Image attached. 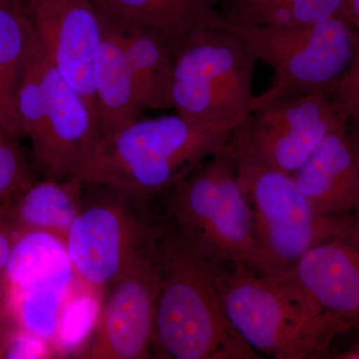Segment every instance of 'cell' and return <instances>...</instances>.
I'll list each match as a JSON object with an SVG mask.
<instances>
[{
    "label": "cell",
    "instance_id": "obj_1",
    "mask_svg": "<svg viewBox=\"0 0 359 359\" xmlns=\"http://www.w3.org/2000/svg\"><path fill=\"white\" fill-rule=\"evenodd\" d=\"M233 131L179 113L139 118L99 139L77 177L85 183L112 187L150 205L223 150Z\"/></svg>",
    "mask_w": 359,
    "mask_h": 359
},
{
    "label": "cell",
    "instance_id": "obj_2",
    "mask_svg": "<svg viewBox=\"0 0 359 359\" xmlns=\"http://www.w3.org/2000/svg\"><path fill=\"white\" fill-rule=\"evenodd\" d=\"M156 254L161 282L153 358H262L226 316L210 264L170 222L158 240Z\"/></svg>",
    "mask_w": 359,
    "mask_h": 359
},
{
    "label": "cell",
    "instance_id": "obj_3",
    "mask_svg": "<svg viewBox=\"0 0 359 359\" xmlns=\"http://www.w3.org/2000/svg\"><path fill=\"white\" fill-rule=\"evenodd\" d=\"M226 316L259 353L320 358L351 325L320 311L287 275L269 276L242 264H212Z\"/></svg>",
    "mask_w": 359,
    "mask_h": 359
},
{
    "label": "cell",
    "instance_id": "obj_4",
    "mask_svg": "<svg viewBox=\"0 0 359 359\" xmlns=\"http://www.w3.org/2000/svg\"><path fill=\"white\" fill-rule=\"evenodd\" d=\"M160 199L167 221L205 261L242 264L261 273L252 211L230 141Z\"/></svg>",
    "mask_w": 359,
    "mask_h": 359
},
{
    "label": "cell",
    "instance_id": "obj_5",
    "mask_svg": "<svg viewBox=\"0 0 359 359\" xmlns=\"http://www.w3.org/2000/svg\"><path fill=\"white\" fill-rule=\"evenodd\" d=\"M172 108L193 121L235 129L254 110L257 59L224 27L193 33L172 48Z\"/></svg>",
    "mask_w": 359,
    "mask_h": 359
},
{
    "label": "cell",
    "instance_id": "obj_6",
    "mask_svg": "<svg viewBox=\"0 0 359 359\" xmlns=\"http://www.w3.org/2000/svg\"><path fill=\"white\" fill-rule=\"evenodd\" d=\"M235 154L238 183L252 211L261 275L287 273L313 245L359 230L354 217L316 211L292 175Z\"/></svg>",
    "mask_w": 359,
    "mask_h": 359
},
{
    "label": "cell",
    "instance_id": "obj_7",
    "mask_svg": "<svg viewBox=\"0 0 359 359\" xmlns=\"http://www.w3.org/2000/svg\"><path fill=\"white\" fill-rule=\"evenodd\" d=\"M241 37L273 70L271 88L256 96L255 108L285 97L320 93L330 97L359 53V30L346 18L314 25L240 27L223 25Z\"/></svg>",
    "mask_w": 359,
    "mask_h": 359
},
{
    "label": "cell",
    "instance_id": "obj_8",
    "mask_svg": "<svg viewBox=\"0 0 359 359\" xmlns=\"http://www.w3.org/2000/svg\"><path fill=\"white\" fill-rule=\"evenodd\" d=\"M166 226V219L155 218L145 203L84 182L81 209L63 245L78 280L101 292L153 247Z\"/></svg>",
    "mask_w": 359,
    "mask_h": 359
},
{
    "label": "cell",
    "instance_id": "obj_9",
    "mask_svg": "<svg viewBox=\"0 0 359 359\" xmlns=\"http://www.w3.org/2000/svg\"><path fill=\"white\" fill-rule=\"evenodd\" d=\"M346 125L325 94L285 97L252 110L230 143L236 153L292 175L327 134Z\"/></svg>",
    "mask_w": 359,
    "mask_h": 359
},
{
    "label": "cell",
    "instance_id": "obj_10",
    "mask_svg": "<svg viewBox=\"0 0 359 359\" xmlns=\"http://www.w3.org/2000/svg\"><path fill=\"white\" fill-rule=\"evenodd\" d=\"M157 242L111 285L80 358H153L151 346L161 282Z\"/></svg>",
    "mask_w": 359,
    "mask_h": 359
},
{
    "label": "cell",
    "instance_id": "obj_11",
    "mask_svg": "<svg viewBox=\"0 0 359 359\" xmlns=\"http://www.w3.org/2000/svg\"><path fill=\"white\" fill-rule=\"evenodd\" d=\"M26 1L51 65L83 97L99 120L94 67L102 39V21L93 0Z\"/></svg>",
    "mask_w": 359,
    "mask_h": 359
},
{
    "label": "cell",
    "instance_id": "obj_12",
    "mask_svg": "<svg viewBox=\"0 0 359 359\" xmlns=\"http://www.w3.org/2000/svg\"><path fill=\"white\" fill-rule=\"evenodd\" d=\"M47 120L43 141L33 153L34 166L44 178L77 177L99 139L98 118L83 97L45 59Z\"/></svg>",
    "mask_w": 359,
    "mask_h": 359
},
{
    "label": "cell",
    "instance_id": "obj_13",
    "mask_svg": "<svg viewBox=\"0 0 359 359\" xmlns=\"http://www.w3.org/2000/svg\"><path fill=\"white\" fill-rule=\"evenodd\" d=\"M285 275L323 313L359 323V230L313 245Z\"/></svg>",
    "mask_w": 359,
    "mask_h": 359
},
{
    "label": "cell",
    "instance_id": "obj_14",
    "mask_svg": "<svg viewBox=\"0 0 359 359\" xmlns=\"http://www.w3.org/2000/svg\"><path fill=\"white\" fill-rule=\"evenodd\" d=\"M292 176L320 214L358 219L359 176L346 127L327 134Z\"/></svg>",
    "mask_w": 359,
    "mask_h": 359
},
{
    "label": "cell",
    "instance_id": "obj_15",
    "mask_svg": "<svg viewBox=\"0 0 359 359\" xmlns=\"http://www.w3.org/2000/svg\"><path fill=\"white\" fill-rule=\"evenodd\" d=\"M98 11L102 39L94 67V89L101 133L107 137L138 120L145 109L137 93L121 26L112 16Z\"/></svg>",
    "mask_w": 359,
    "mask_h": 359
},
{
    "label": "cell",
    "instance_id": "obj_16",
    "mask_svg": "<svg viewBox=\"0 0 359 359\" xmlns=\"http://www.w3.org/2000/svg\"><path fill=\"white\" fill-rule=\"evenodd\" d=\"M99 11L152 30L172 48L193 33L221 27V0H93Z\"/></svg>",
    "mask_w": 359,
    "mask_h": 359
},
{
    "label": "cell",
    "instance_id": "obj_17",
    "mask_svg": "<svg viewBox=\"0 0 359 359\" xmlns=\"http://www.w3.org/2000/svg\"><path fill=\"white\" fill-rule=\"evenodd\" d=\"M83 186L78 177L35 181L7 212L16 237L45 233L65 244L71 224L81 209Z\"/></svg>",
    "mask_w": 359,
    "mask_h": 359
},
{
    "label": "cell",
    "instance_id": "obj_18",
    "mask_svg": "<svg viewBox=\"0 0 359 359\" xmlns=\"http://www.w3.org/2000/svg\"><path fill=\"white\" fill-rule=\"evenodd\" d=\"M115 20L121 26L125 51L144 109H170L173 85L171 45L148 28Z\"/></svg>",
    "mask_w": 359,
    "mask_h": 359
},
{
    "label": "cell",
    "instance_id": "obj_19",
    "mask_svg": "<svg viewBox=\"0 0 359 359\" xmlns=\"http://www.w3.org/2000/svg\"><path fill=\"white\" fill-rule=\"evenodd\" d=\"M32 27L26 0H0V128L18 139V89Z\"/></svg>",
    "mask_w": 359,
    "mask_h": 359
},
{
    "label": "cell",
    "instance_id": "obj_20",
    "mask_svg": "<svg viewBox=\"0 0 359 359\" xmlns=\"http://www.w3.org/2000/svg\"><path fill=\"white\" fill-rule=\"evenodd\" d=\"M219 13L224 25L240 27L314 25L344 18L342 0H221Z\"/></svg>",
    "mask_w": 359,
    "mask_h": 359
},
{
    "label": "cell",
    "instance_id": "obj_21",
    "mask_svg": "<svg viewBox=\"0 0 359 359\" xmlns=\"http://www.w3.org/2000/svg\"><path fill=\"white\" fill-rule=\"evenodd\" d=\"M46 52L35 32H30L18 89V110L25 136L32 141L33 153L43 141L47 120V91L44 65Z\"/></svg>",
    "mask_w": 359,
    "mask_h": 359
},
{
    "label": "cell",
    "instance_id": "obj_22",
    "mask_svg": "<svg viewBox=\"0 0 359 359\" xmlns=\"http://www.w3.org/2000/svg\"><path fill=\"white\" fill-rule=\"evenodd\" d=\"M34 168L26 159L18 138L0 128V209L11 205L36 181Z\"/></svg>",
    "mask_w": 359,
    "mask_h": 359
},
{
    "label": "cell",
    "instance_id": "obj_23",
    "mask_svg": "<svg viewBox=\"0 0 359 359\" xmlns=\"http://www.w3.org/2000/svg\"><path fill=\"white\" fill-rule=\"evenodd\" d=\"M330 98L334 110L344 121L359 119V53L332 89Z\"/></svg>",
    "mask_w": 359,
    "mask_h": 359
},
{
    "label": "cell",
    "instance_id": "obj_24",
    "mask_svg": "<svg viewBox=\"0 0 359 359\" xmlns=\"http://www.w3.org/2000/svg\"><path fill=\"white\" fill-rule=\"evenodd\" d=\"M20 327L6 295L0 290V358H7L9 347Z\"/></svg>",
    "mask_w": 359,
    "mask_h": 359
},
{
    "label": "cell",
    "instance_id": "obj_25",
    "mask_svg": "<svg viewBox=\"0 0 359 359\" xmlns=\"http://www.w3.org/2000/svg\"><path fill=\"white\" fill-rule=\"evenodd\" d=\"M8 210L0 214V289L4 285L7 268L18 238L7 219Z\"/></svg>",
    "mask_w": 359,
    "mask_h": 359
},
{
    "label": "cell",
    "instance_id": "obj_26",
    "mask_svg": "<svg viewBox=\"0 0 359 359\" xmlns=\"http://www.w3.org/2000/svg\"><path fill=\"white\" fill-rule=\"evenodd\" d=\"M346 129L351 148H353L354 160H355L356 169H358L359 176V119L347 120Z\"/></svg>",
    "mask_w": 359,
    "mask_h": 359
},
{
    "label": "cell",
    "instance_id": "obj_27",
    "mask_svg": "<svg viewBox=\"0 0 359 359\" xmlns=\"http://www.w3.org/2000/svg\"><path fill=\"white\" fill-rule=\"evenodd\" d=\"M344 18L359 30V0H342Z\"/></svg>",
    "mask_w": 359,
    "mask_h": 359
},
{
    "label": "cell",
    "instance_id": "obj_28",
    "mask_svg": "<svg viewBox=\"0 0 359 359\" xmlns=\"http://www.w3.org/2000/svg\"><path fill=\"white\" fill-rule=\"evenodd\" d=\"M9 207H11V205H9ZM9 207L4 208V209H0V214H1V212H6V210H8Z\"/></svg>",
    "mask_w": 359,
    "mask_h": 359
}]
</instances>
